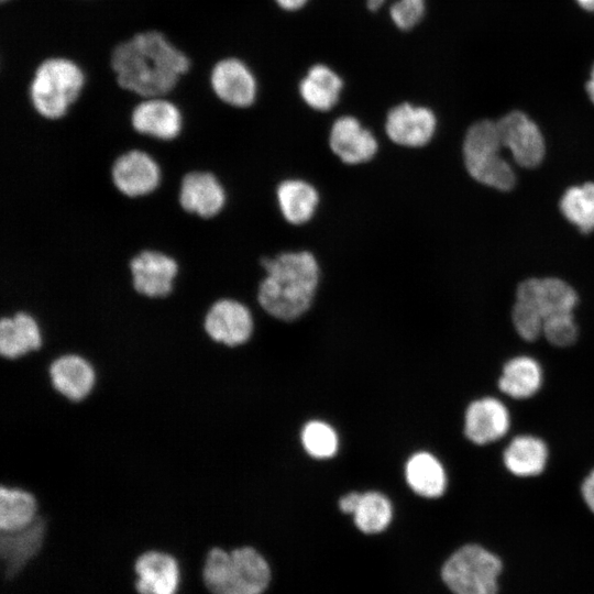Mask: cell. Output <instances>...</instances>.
<instances>
[{"label": "cell", "mask_w": 594, "mask_h": 594, "mask_svg": "<svg viewBox=\"0 0 594 594\" xmlns=\"http://www.w3.org/2000/svg\"><path fill=\"white\" fill-rule=\"evenodd\" d=\"M48 520L40 515L30 525L14 530L0 531V557L7 579L18 574L44 546Z\"/></svg>", "instance_id": "obj_15"}, {"label": "cell", "mask_w": 594, "mask_h": 594, "mask_svg": "<svg viewBox=\"0 0 594 594\" xmlns=\"http://www.w3.org/2000/svg\"><path fill=\"white\" fill-rule=\"evenodd\" d=\"M385 0H367L369 9H380ZM425 0H395L391 7V16L402 30L414 28L422 18Z\"/></svg>", "instance_id": "obj_33"}, {"label": "cell", "mask_w": 594, "mask_h": 594, "mask_svg": "<svg viewBox=\"0 0 594 594\" xmlns=\"http://www.w3.org/2000/svg\"><path fill=\"white\" fill-rule=\"evenodd\" d=\"M581 493L585 504L594 513V469L584 479Z\"/></svg>", "instance_id": "obj_34"}, {"label": "cell", "mask_w": 594, "mask_h": 594, "mask_svg": "<svg viewBox=\"0 0 594 594\" xmlns=\"http://www.w3.org/2000/svg\"><path fill=\"white\" fill-rule=\"evenodd\" d=\"M329 145L343 163L351 165L370 161L378 148L375 136L350 116L334 121L330 131Z\"/></svg>", "instance_id": "obj_20"}, {"label": "cell", "mask_w": 594, "mask_h": 594, "mask_svg": "<svg viewBox=\"0 0 594 594\" xmlns=\"http://www.w3.org/2000/svg\"><path fill=\"white\" fill-rule=\"evenodd\" d=\"M581 8L586 11L594 12V0H575Z\"/></svg>", "instance_id": "obj_38"}, {"label": "cell", "mask_w": 594, "mask_h": 594, "mask_svg": "<svg viewBox=\"0 0 594 594\" xmlns=\"http://www.w3.org/2000/svg\"><path fill=\"white\" fill-rule=\"evenodd\" d=\"M132 290L140 297L160 300L175 290L180 263L172 253L158 248H143L128 261Z\"/></svg>", "instance_id": "obj_8"}, {"label": "cell", "mask_w": 594, "mask_h": 594, "mask_svg": "<svg viewBox=\"0 0 594 594\" xmlns=\"http://www.w3.org/2000/svg\"><path fill=\"white\" fill-rule=\"evenodd\" d=\"M51 388L69 403L87 400L96 391L99 374L94 362L77 351H64L53 356L45 367Z\"/></svg>", "instance_id": "obj_9"}, {"label": "cell", "mask_w": 594, "mask_h": 594, "mask_svg": "<svg viewBox=\"0 0 594 594\" xmlns=\"http://www.w3.org/2000/svg\"><path fill=\"white\" fill-rule=\"evenodd\" d=\"M516 300L534 305L546 320L556 315L572 314L579 298L564 280L547 277L521 282L516 292Z\"/></svg>", "instance_id": "obj_17"}, {"label": "cell", "mask_w": 594, "mask_h": 594, "mask_svg": "<svg viewBox=\"0 0 594 594\" xmlns=\"http://www.w3.org/2000/svg\"><path fill=\"white\" fill-rule=\"evenodd\" d=\"M210 84L215 95L229 106L246 108L255 100V78L239 59L226 58L218 62L211 72Z\"/></svg>", "instance_id": "obj_18"}, {"label": "cell", "mask_w": 594, "mask_h": 594, "mask_svg": "<svg viewBox=\"0 0 594 594\" xmlns=\"http://www.w3.org/2000/svg\"><path fill=\"white\" fill-rule=\"evenodd\" d=\"M436 125L437 120L430 109L402 103L389 110L385 130L394 143L420 147L431 140Z\"/></svg>", "instance_id": "obj_16"}, {"label": "cell", "mask_w": 594, "mask_h": 594, "mask_svg": "<svg viewBox=\"0 0 594 594\" xmlns=\"http://www.w3.org/2000/svg\"><path fill=\"white\" fill-rule=\"evenodd\" d=\"M512 320L516 332L526 341H535L542 334L544 319L531 304L516 300Z\"/></svg>", "instance_id": "obj_31"}, {"label": "cell", "mask_w": 594, "mask_h": 594, "mask_svg": "<svg viewBox=\"0 0 594 594\" xmlns=\"http://www.w3.org/2000/svg\"><path fill=\"white\" fill-rule=\"evenodd\" d=\"M276 2L285 10L300 9L307 0H276Z\"/></svg>", "instance_id": "obj_36"}, {"label": "cell", "mask_w": 594, "mask_h": 594, "mask_svg": "<svg viewBox=\"0 0 594 594\" xmlns=\"http://www.w3.org/2000/svg\"><path fill=\"white\" fill-rule=\"evenodd\" d=\"M262 266L266 276L258 285L257 301L267 314L292 321L309 309L319 280L318 263L310 252L264 257Z\"/></svg>", "instance_id": "obj_2"}, {"label": "cell", "mask_w": 594, "mask_h": 594, "mask_svg": "<svg viewBox=\"0 0 594 594\" xmlns=\"http://www.w3.org/2000/svg\"><path fill=\"white\" fill-rule=\"evenodd\" d=\"M270 580L266 560L252 547H215L206 557L204 581L212 594H262Z\"/></svg>", "instance_id": "obj_3"}, {"label": "cell", "mask_w": 594, "mask_h": 594, "mask_svg": "<svg viewBox=\"0 0 594 594\" xmlns=\"http://www.w3.org/2000/svg\"><path fill=\"white\" fill-rule=\"evenodd\" d=\"M560 209L568 221L580 231L594 230V183L570 187L560 200Z\"/></svg>", "instance_id": "obj_28"}, {"label": "cell", "mask_w": 594, "mask_h": 594, "mask_svg": "<svg viewBox=\"0 0 594 594\" xmlns=\"http://www.w3.org/2000/svg\"><path fill=\"white\" fill-rule=\"evenodd\" d=\"M496 122L481 120L470 127L463 142V157L469 174L479 183L509 190L515 185V173L501 155L502 147Z\"/></svg>", "instance_id": "obj_5"}, {"label": "cell", "mask_w": 594, "mask_h": 594, "mask_svg": "<svg viewBox=\"0 0 594 594\" xmlns=\"http://www.w3.org/2000/svg\"><path fill=\"white\" fill-rule=\"evenodd\" d=\"M360 498H361L360 493H356V492L349 493L340 499L339 507L345 514H353L359 505Z\"/></svg>", "instance_id": "obj_35"}, {"label": "cell", "mask_w": 594, "mask_h": 594, "mask_svg": "<svg viewBox=\"0 0 594 594\" xmlns=\"http://www.w3.org/2000/svg\"><path fill=\"white\" fill-rule=\"evenodd\" d=\"M175 200L184 213L208 221L224 209L227 191L210 169L191 168L178 178Z\"/></svg>", "instance_id": "obj_11"}, {"label": "cell", "mask_w": 594, "mask_h": 594, "mask_svg": "<svg viewBox=\"0 0 594 594\" xmlns=\"http://www.w3.org/2000/svg\"><path fill=\"white\" fill-rule=\"evenodd\" d=\"M352 515L361 531L377 534L391 522L393 509L386 496L377 492H366L361 494L359 505Z\"/></svg>", "instance_id": "obj_29"}, {"label": "cell", "mask_w": 594, "mask_h": 594, "mask_svg": "<svg viewBox=\"0 0 594 594\" xmlns=\"http://www.w3.org/2000/svg\"><path fill=\"white\" fill-rule=\"evenodd\" d=\"M502 145L515 162L527 168L538 166L544 156V140L538 125L524 112L512 111L497 122Z\"/></svg>", "instance_id": "obj_14"}, {"label": "cell", "mask_w": 594, "mask_h": 594, "mask_svg": "<svg viewBox=\"0 0 594 594\" xmlns=\"http://www.w3.org/2000/svg\"><path fill=\"white\" fill-rule=\"evenodd\" d=\"M542 334L552 345L559 348L572 345L579 336L573 312L547 318L543 322Z\"/></svg>", "instance_id": "obj_32"}, {"label": "cell", "mask_w": 594, "mask_h": 594, "mask_svg": "<svg viewBox=\"0 0 594 594\" xmlns=\"http://www.w3.org/2000/svg\"><path fill=\"white\" fill-rule=\"evenodd\" d=\"M184 117L178 106L164 97L144 98L130 114L133 132L157 143H172L184 132Z\"/></svg>", "instance_id": "obj_12"}, {"label": "cell", "mask_w": 594, "mask_h": 594, "mask_svg": "<svg viewBox=\"0 0 594 594\" xmlns=\"http://www.w3.org/2000/svg\"><path fill=\"white\" fill-rule=\"evenodd\" d=\"M45 334L38 318L26 309L0 316V359L16 361L43 350Z\"/></svg>", "instance_id": "obj_13"}, {"label": "cell", "mask_w": 594, "mask_h": 594, "mask_svg": "<svg viewBox=\"0 0 594 594\" xmlns=\"http://www.w3.org/2000/svg\"><path fill=\"white\" fill-rule=\"evenodd\" d=\"M140 594H175L178 586V566L168 553L150 550L135 561Z\"/></svg>", "instance_id": "obj_21"}, {"label": "cell", "mask_w": 594, "mask_h": 594, "mask_svg": "<svg viewBox=\"0 0 594 594\" xmlns=\"http://www.w3.org/2000/svg\"><path fill=\"white\" fill-rule=\"evenodd\" d=\"M85 84L80 67L70 59L54 57L41 63L29 88L30 102L44 120L58 121L78 99Z\"/></svg>", "instance_id": "obj_4"}, {"label": "cell", "mask_w": 594, "mask_h": 594, "mask_svg": "<svg viewBox=\"0 0 594 594\" xmlns=\"http://www.w3.org/2000/svg\"><path fill=\"white\" fill-rule=\"evenodd\" d=\"M542 370L532 358L520 355L507 361L498 380V388L504 394L525 399L534 396L541 387Z\"/></svg>", "instance_id": "obj_24"}, {"label": "cell", "mask_w": 594, "mask_h": 594, "mask_svg": "<svg viewBox=\"0 0 594 594\" xmlns=\"http://www.w3.org/2000/svg\"><path fill=\"white\" fill-rule=\"evenodd\" d=\"M118 85L142 98L164 97L190 66L187 56L158 31L141 32L111 55Z\"/></svg>", "instance_id": "obj_1"}, {"label": "cell", "mask_w": 594, "mask_h": 594, "mask_svg": "<svg viewBox=\"0 0 594 594\" xmlns=\"http://www.w3.org/2000/svg\"><path fill=\"white\" fill-rule=\"evenodd\" d=\"M342 88L341 78L324 65H315L301 80L299 91L305 102L319 111L331 109Z\"/></svg>", "instance_id": "obj_27"}, {"label": "cell", "mask_w": 594, "mask_h": 594, "mask_svg": "<svg viewBox=\"0 0 594 594\" xmlns=\"http://www.w3.org/2000/svg\"><path fill=\"white\" fill-rule=\"evenodd\" d=\"M585 89H586V92L588 95V98L594 103V66H593L592 72H591V77H590L588 81L586 82Z\"/></svg>", "instance_id": "obj_37"}, {"label": "cell", "mask_w": 594, "mask_h": 594, "mask_svg": "<svg viewBox=\"0 0 594 594\" xmlns=\"http://www.w3.org/2000/svg\"><path fill=\"white\" fill-rule=\"evenodd\" d=\"M501 560L479 544H465L442 566L441 576L454 594H496Z\"/></svg>", "instance_id": "obj_6"}, {"label": "cell", "mask_w": 594, "mask_h": 594, "mask_svg": "<svg viewBox=\"0 0 594 594\" xmlns=\"http://www.w3.org/2000/svg\"><path fill=\"white\" fill-rule=\"evenodd\" d=\"M547 460L546 443L530 435L514 438L503 453L505 468L519 477L539 475L543 472Z\"/></svg>", "instance_id": "obj_23"}, {"label": "cell", "mask_w": 594, "mask_h": 594, "mask_svg": "<svg viewBox=\"0 0 594 594\" xmlns=\"http://www.w3.org/2000/svg\"><path fill=\"white\" fill-rule=\"evenodd\" d=\"M510 426L505 405L494 397L472 402L465 411L464 433L475 444L484 446L503 438Z\"/></svg>", "instance_id": "obj_19"}, {"label": "cell", "mask_w": 594, "mask_h": 594, "mask_svg": "<svg viewBox=\"0 0 594 594\" xmlns=\"http://www.w3.org/2000/svg\"><path fill=\"white\" fill-rule=\"evenodd\" d=\"M205 336L215 344L233 349L245 344L254 329L250 309L230 297L213 299L201 318Z\"/></svg>", "instance_id": "obj_10"}, {"label": "cell", "mask_w": 594, "mask_h": 594, "mask_svg": "<svg viewBox=\"0 0 594 594\" xmlns=\"http://www.w3.org/2000/svg\"><path fill=\"white\" fill-rule=\"evenodd\" d=\"M284 218L292 224H302L311 219L319 201L316 188L301 179L282 182L276 190Z\"/></svg>", "instance_id": "obj_25"}, {"label": "cell", "mask_w": 594, "mask_h": 594, "mask_svg": "<svg viewBox=\"0 0 594 594\" xmlns=\"http://www.w3.org/2000/svg\"><path fill=\"white\" fill-rule=\"evenodd\" d=\"M41 513L36 494L28 487L0 484V531H14L32 521Z\"/></svg>", "instance_id": "obj_22"}, {"label": "cell", "mask_w": 594, "mask_h": 594, "mask_svg": "<svg viewBox=\"0 0 594 594\" xmlns=\"http://www.w3.org/2000/svg\"><path fill=\"white\" fill-rule=\"evenodd\" d=\"M1 1L4 2V1H8V0H1Z\"/></svg>", "instance_id": "obj_39"}, {"label": "cell", "mask_w": 594, "mask_h": 594, "mask_svg": "<svg viewBox=\"0 0 594 594\" xmlns=\"http://www.w3.org/2000/svg\"><path fill=\"white\" fill-rule=\"evenodd\" d=\"M301 442L307 453L317 459L331 458L338 449L336 431L328 424L317 420L304 427Z\"/></svg>", "instance_id": "obj_30"}, {"label": "cell", "mask_w": 594, "mask_h": 594, "mask_svg": "<svg viewBox=\"0 0 594 594\" xmlns=\"http://www.w3.org/2000/svg\"><path fill=\"white\" fill-rule=\"evenodd\" d=\"M406 480L415 493L428 498L441 496L447 486L442 464L428 452H418L408 460Z\"/></svg>", "instance_id": "obj_26"}, {"label": "cell", "mask_w": 594, "mask_h": 594, "mask_svg": "<svg viewBox=\"0 0 594 594\" xmlns=\"http://www.w3.org/2000/svg\"><path fill=\"white\" fill-rule=\"evenodd\" d=\"M108 176L113 189L131 200L153 196L164 182L161 162L150 150L141 146L120 152L112 160Z\"/></svg>", "instance_id": "obj_7"}]
</instances>
